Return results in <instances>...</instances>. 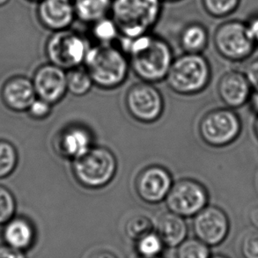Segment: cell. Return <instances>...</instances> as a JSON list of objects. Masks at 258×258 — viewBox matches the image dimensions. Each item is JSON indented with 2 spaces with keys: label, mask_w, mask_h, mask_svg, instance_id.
Here are the masks:
<instances>
[{
  "label": "cell",
  "mask_w": 258,
  "mask_h": 258,
  "mask_svg": "<svg viewBox=\"0 0 258 258\" xmlns=\"http://www.w3.org/2000/svg\"><path fill=\"white\" fill-rule=\"evenodd\" d=\"M118 42L140 81L154 84L166 80L174 58L171 46L164 38L148 33L134 38L120 36Z\"/></svg>",
  "instance_id": "1"
},
{
  "label": "cell",
  "mask_w": 258,
  "mask_h": 258,
  "mask_svg": "<svg viewBox=\"0 0 258 258\" xmlns=\"http://www.w3.org/2000/svg\"><path fill=\"white\" fill-rule=\"evenodd\" d=\"M84 66L94 86L105 90H112L123 84L131 68L128 56L114 43H98L90 47Z\"/></svg>",
  "instance_id": "2"
},
{
  "label": "cell",
  "mask_w": 258,
  "mask_h": 258,
  "mask_svg": "<svg viewBox=\"0 0 258 258\" xmlns=\"http://www.w3.org/2000/svg\"><path fill=\"white\" fill-rule=\"evenodd\" d=\"M163 0H113L110 16L120 36L134 38L154 29L161 20Z\"/></svg>",
  "instance_id": "3"
},
{
  "label": "cell",
  "mask_w": 258,
  "mask_h": 258,
  "mask_svg": "<svg viewBox=\"0 0 258 258\" xmlns=\"http://www.w3.org/2000/svg\"><path fill=\"white\" fill-rule=\"evenodd\" d=\"M212 76L211 63L203 54L183 53L174 58L165 81L175 94L195 95L207 88Z\"/></svg>",
  "instance_id": "4"
},
{
  "label": "cell",
  "mask_w": 258,
  "mask_h": 258,
  "mask_svg": "<svg viewBox=\"0 0 258 258\" xmlns=\"http://www.w3.org/2000/svg\"><path fill=\"white\" fill-rule=\"evenodd\" d=\"M118 168L117 159L109 148L94 147L73 161L72 171L75 180L89 189L104 188L115 178Z\"/></svg>",
  "instance_id": "5"
},
{
  "label": "cell",
  "mask_w": 258,
  "mask_h": 258,
  "mask_svg": "<svg viewBox=\"0 0 258 258\" xmlns=\"http://www.w3.org/2000/svg\"><path fill=\"white\" fill-rule=\"evenodd\" d=\"M242 133V121L235 109L217 108L203 115L199 122V134L204 143L214 148L228 147Z\"/></svg>",
  "instance_id": "6"
},
{
  "label": "cell",
  "mask_w": 258,
  "mask_h": 258,
  "mask_svg": "<svg viewBox=\"0 0 258 258\" xmlns=\"http://www.w3.org/2000/svg\"><path fill=\"white\" fill-rule=\"evenodd\" d=\"M213 45L224 59L241 63L255 52V42L249 35L247 23L230 20L219 25L213 35Z\"/></svg>",
  "instance_id": "7"
},
{
  "label": "cell",
  "mask_w": 258,
  "mask_h": 258,
  "mask_svg": "<svg viewBox=\"0 0 258 258\" xmlns=\"http://www.w3.org/2000/svg\"><path fill=\"white\" fill-rule=\"evenodd\" d=\"M90 46L85 36L71 28L54 32L46 42V56L49 63L71 70L84 64Z\"/></svg>",
  "instance_id": "8"
},
{
  "label": "cell",
  "mask_w": 258,
  "mask_h": 258,
  "mask_svg": "<svg viewBox=\"0 0 258 258\" xmlns=\"http://www.w3.org/2000/svg\"><path fill=\"white\" fill-rule=\"evenodd\" d=\"M209 192L202 182L182 178L174 182L165 199L168 211L186 218L194 217L208 206Z\"/></svg>",
  "instance_id": "9"
},
{
  "label": "cell",
  "mask_w": 258,
  "mask_h": 258,
  "mask_svg": "<svg viewBox=\"0 0 258 258\" xmlns=\"http://www.w3.org/2000/svg\"><path fill=\"white\" fill-rule=\"evenodd\" d=\"M124 103L129 115L142 123L157 122L164 112V98L160 90L144 81L130 87Z\"/></svg>",
  "instance_id": "10"
},
{
  "label": "cell",
  "mask_w": 258,
  "mask_h": 258,
  "mask_svg": "<svg viewBox=\"0 0 258 258\" xmlns=\"http://www.w3.org/2000/svg\"><path fill=\"white\" fill-rule=\"evenodd\" d=\"M193 231L197 239L206 245L219 246L230 232L229 217L222 208L208 205L194 216Z\"/></svg>",
  "instance_id": "11"
},
{
  "label": "cell",
  "mask_w": 258,
  "mask_h": 258,
  "mask_svg": "<svg viewBox=\"0 0 258 258\" xmlns=\"http://www.w3.org/2000/svg\"><path fill=\"white\" fill-rule=\"evenodd\" d=\"M173 184V177L167 168L160 165H152L137 175L135 189L143 202L156 205L165 201Z\"/></svg>",
  "instance_id": "12"
},
{
  "label": "cell",
  "mask_w": 258,
  "mask_h": 258,
  "mask_svg": "<svg viewBox=\"0 0 258 258\" xmlns=\"http://www.w3.org/2000/svg\"><path fill=\"white\" fill-rule=\"evenodd\" d=\"M67 74V70L53 63L37 68L32 80L37 97L51 105L62 101L68 92Z\"/></svg>",
  "instance_id": "13"
},
{
  "label": "cell",
  "mask_w": 258,
  "mask_h": 258,
  "mask_svg": "<svg viewBox=\"0 0 258 258\" xmlns=\"http://www.w3.org/2000/svg\"><path fill=\"white\" fill-rule=\"evenodd\" d=\"M53 145L60 156L73 161L83 156L94 147V138L85 126L73 124L58 133Z\"/></svg>",
  "instance_id": "14"
},
{
  "label": "cell",
  "mask_w": 258,
  "mask_h": 258,
  "mask_svg": "<svg viewBox=\"0 0 258 258\" xmlns=\"http://www.w3.org/2000/svg\"><path fill=\"white\" fill-rule=\"evenodd\" d=\"M251 85L244 73L231 70L220 78L217 84V92L220 101L227 108L237 109L248 103L251 96Z\"/></svg>",
  "instance_id": "15"
},
{
  "label": "cell",
  "mask_w": 258,
  "mask_h": 258,
  "mask_svg": "<svg viewBox=\"0 0 258 258\" xmlns=\"http://www.w3.org/2000/svg\"><path fill=\"white\" fill-rule=\"evenodd\" d=\"M38 4L39 21L52 33L69 29L77 20L74 0H42Z\"/></svg>",
  "instance_id": "16"
},
{
  "label": "cell",
  "mask_w": 258,
  "mask_h": 258,
  "mask_svg": "<svg viewBox=\"0 0 258 258\" xmlns=\"http://www.w3.org/2000/svg\"><path fill=\"white\" fill-rule=\"evenodd\" d=\"M1 98L7 108L15 112L28 111L37 98L32 80L17 75L6 81L1 88Z\"/></svg>",
  "instance_id": "17"
},
{
  "label": "cell",
  "mask_w": 258,
  "mask_h": 258,
  "mask_svg": "<svg viewBox=\"0 0 258 258\" xmlns=\"http://www.w3.org/2000/svg\"><path fill=\"white\" fill-rule=\"evenodd\" d=\"M4 241L12 248L21 251L31 248L35 238V228L31 222L24 218L16 217L5 224Z\"/></svg>",
  "instance_id": "18"
},
{
  "label": "cell",
  "mask_w": 258,
  "mask_h": 258,
  "mask_svg": "<svg viewBox=\"0 0 258 258\" xmlns=\"http://www.w3.org/2000/svg\"><path fill=\"white\" fill-rule=\"evenodd\" d=\"M157 234L165 245L178 247L187 237L188 226L183 217L168 211L158 220Z\"/></svg>",
  "instance_id": "19"
},
{
  "label": "cell",
  "mask_w": 258,
  "mask_h": 258,
  "mask_svg": "<svg viewBox=\"0 0 258 258\" xmlns=\"http://www.w3.org/2000/svg\"><path fill=\"white\" fill-rule=\"evenodd\" d=\"M209 32L200 22H189L179 34V45L183 53L203 54L209 44Z\"/></svg>",
  "instance_id": "20"
},
{
  "label": "cell",
  "mask_w": 258,
  "mask_h": 258,
  "mask_svg": "<svg viewBox=\"0 0 258 258\" xmlns=\"http://www.w3.org/2000/svg\"><path fill=\"white\" fill-rule=\"evenodd\" d=\"M113 0H74L76 19L92 25L110 15Z\"/></svg>",
  "instance_id": "21"
},
{
  "label": "cell",
  "mask_w": 258,
  "mask_h": 258,
  "mask_svg": "<svg viewBox=\"0 0 258 258\" xmlns=\"http://www.w3.org/2000/svg\"><path fill=\"white\" fill-rule=\"evenodd\" d=\"M90 26L92 36L99 44H113L115 41H118L121 35L117 25L110 15Z\"/></svg>",
  "instance_id": "22"
},
{
  "label": "cell",
  "mask_w": 258,
  "mask_h": 258,
  "mask_svg": "<svg viewBox=\"0 0 258 258\" xmlns=\"http://www.w3.org/2000/svg\"><path fill=\"white\" fill-rule=\"evenodd\" d=\"M67 91L74 96H84L90 92L94 84L85 68H74L67 71Z\"/></svg>",
  "instance_id": "23"
},
{
  "label": "cell",
  "mask_w": 258,
  "mask_h": 258,
  "mask_svg": "<svg viewBox=\"0 0 258 258\" xmlns=\"http://www.w3.org/2000/svg\"><path fill=\"white\" fill-rule=\"evenodd\" d=\"M19 155L17 149L7 140H0V179H5L17 168Z\"/></svg>",
  "instance_id": "24"
},
{
  "label": "cell",
  "mask_w": 258,
  "mask_h": 258,
  "mask_svg": "<svg viewBox=\"0 0 258 258\" xmlns=\"http://www.w3.org/2000/svg\"><path fill=\"white\" fill-rule=\"evenodd\" d=\"M203 8L211 17L221 19L236 12L241 0H201Z\"/></svg>",
  "instance_id": "25"
},
{
  "label": "cell",
  "mask_w": 258,
  "mask_h": 258,
  "mask_svg": "<svg viewBox=\"0 0 258 258\" xmlns=\"http://www.w3.org/2000/svg\"><path fill=\"white\" fill-rule=\"evenodd\" d=\"M154 225L148 217L141 214L132 217L125 225V233L128 237L139 241L153 232Z\"/></svg>",
  "instance_id": "26"
},
{
  "label": "cell",
  "mask_w": 258,
  "mask_h": 258,
  "mask_svg": "<svg viewBox=\"0 0 258 258\" xmlns=\"http://www.w3.org/2000/svg\"><path fill=\"white\" fill-rule=\"evenodd\" d=\"M209 246L199 239H188L178 246L177 258H210Z\"/></svg>",
  "instance_id": "27"
},
{
  "label": "cell",
  "mask_w": 258,
  "mask_h": 258,
  "mask_svg": "<svg viewBox=\"0 0 258 258\" xmlns=\"http://www.w3.org/2000/svg\"><path fill=\"white\" fill-rule=\"evenodd\" d=\"M137 249L141 257L151 258L160 256L163 250L164 242L157 233L152 232L137 241Z\"/></svg>",
  "instance_id": "28"
},
{
  "label": "cell",
  "mask_w": 258,
  "mask_h": 258,
  "mask_svg": "<svg viewBox=\"0 0 258 258\" xmlns=\"http://www.w3.org/2000/svg\"><path fill=\"white\" fill-rule=\"evenodd\" d=\"M16 200L9 188L0 185V225L7 224L14 217Z\"/></svg>",
  "instance_id": "29"
},
{
  "label": "cell",
  "mask_w": 258,
  "mask_h": 258,
  "mask_svg": "<svg viewBox=\"0 0 258 258\" xmlns=\"http://www.w3.org/2000/svg\"><path fill=\"white\" fill-rule=\"evenodd\" d=\"M243 258H258V231H252L244 235L241 242Z\"/></svg>",
  "instance_id": "30"
},
{
  "label": "cell",
  "mask_w": 258,
  "mask_h": 258,
  "mask_svg": "<svg viewBox=\"0 0 258 258\" xmlns=\"http://www.w3.org/2000/svg\"><path fill=\"white\" fill-rule=\"evenodd\" d=\"M52 106L48 101L37 97L28 108V115L35 120H43L51 114Z\"/></svg>",
  "instance_id": "31"
},
{
  "label": "cell",
  "mask_w": 258,
  "mask_h": 258,
  "mask_svg": "<svg viewBox=\"0 0 258 258\" xmlns=\"http://www.w3.org/2000/svg\"><path fill=\"white\" fill-rule=\"evenodd\" d=\"M246 77L249 81L253 89L258 88V57L252 60L246 67L244 72Z\"/></svg>",
  "instance_id": "32"
},
{
  "label": "cell",
  "mask_w": 258,
  "mask_h": 258,
  "mask_svg": "<svg viewBox=\"0 0 258 258\" xmlns=\"http://www.w3.org/2000/svg\"><path fill=\"white\" fill-rule=\"evenodd\" d=\"M0 258H26V256L23 251L6 244L0 245Z\"/></svg>",
  "instance_id": "33"
},
{
  "label": "cell",
  "mask_w": 258,
  "mask_h": 258,
  "mask_svg": "<svg viewBox=\"0 0 258 258\" xmlns=\"http://www.w3.org/2000/svg\"><path fill=\"white\" fill-rule=\"evenodd\" d=\"M246 23H247L249 35L251 36V38L253 39V41L255 42L256 47H258V14L253 16Z\"/></svg>",
  "instance_id": "34"
},
{
  "label": "cell",
  "mask_w": 258,
  "mask_h": 258,
  "mask_svg": "<svg viewBox=\"0 0 258 258\" xmlns=\"http://www.w3.org/2000/svg\"><path fill=\"white\" fill-rule=\"evenodd\" d=\"M248 104L255 116L258 115V88L257 89H253L252 91L251 96L248 101Z\"/></svg>",
  "instance_id": "35"
},
{
  "label": "cell",
  "mask_w": 258,
  "mask_h": 258,
  "mask_svg": "<svg viewBox=\"0 0 258 258\" xmlns=\"http://www.w3.org/2000/svg\"><path fill=\"white\" fill-rule=\"evenodd\" d=\"M248 220L252 227L258 231V206H254L248 213Z\"/></svg>",
  "instance_id": "36"
},
{
  "label": "cell",
  "mask_w": 258,
  "mask_h": 258,
  "mask_svg": "<svg viewBox=\"0 0 258 258\" xmlns=\"http://www.w3.org/2000/svg\"><path fill=\"white\" fill-rule=\"evenodd\" d=\"M90 258H117L116 255H114L113 253L106 250L102 251L96 252L94 255H92Z\"/></svg>",
  "instance_id": "37"
},
{
  "label": "cell",
  "mask_w": 258,
  "mask_h": 258,
  "mask_svg": "<svg viewBox=\"0 0 258 258\" xmlns=\"http://www.w3.org/2000/svg\"><path fill=\"white\" fill-rule=\"evenodd\" d=\"M253 132L255 134V139L258 140V115L255 116V121L253 123Z\"/></svg>",
  "instance_id": "38"
},
{
  "label": "cell",
  "mask_w": 258,
  "mask_h": 258,
  "mask_svg": "<svg viewBox=\"0 0 258 258\" xmlns=\"http://www.w3.org/2000/svg\"><path fill=\"white\" fill-rule=\"evenodd\" d=\"M210 258H229L227 255H213V256H211Z\"/></svg>",
  "instance_id": "39"
},
{
  "label": "cell",
  "mask_w": 258,
  "mask_h": 258,
  "mask_svg": "<svg viewBox=\"0 0 258 258\" xmlns=\"http://www.w3.org/2000/svg\"><path fill=\"white\" fill-rule=\"evenodd\" d=\"M8 1H9V0H0V7L3 6L5 4H7Z\"/></svg>",
  "instance_id": "40"
},
{
  "label": "cell",
  "mask_w": 258,
  "mask_h": 258,
  "mask_svg": "<svg viewBox=\"0 0 258 258\" xmlns=\"http://www.w3.org/2000/svg\"><path fill=\"white\" fill-rule=\"evenodd\" d=\"M178 1H180V0H163V2H178Z\"/></svg>",
  "instance_id": "41"
},
{
  "label": "cell",
  "mask_w": 258,
  "mask_h": 258,
  "mask_svg": "<svg viewBox=\"0 0 258 258\" xmlns=\"http://www.w3.org/2000/svg\"><path fill=\"white\" fill-rule=\"evenodd\" d=\"M30 1H33V2H37V3H39V2H41L42 0H30Z\"/></svg>",
  "instance_id": "42"
},
{
  "label": "cell",
  "mask_w": 258,
  "mask_h": 258,
  "mask_svg": "<svg viewBox=\"0 0 258 258\" xmlns=\"http://www.w3.org/2000/svg\"><path fill=\"white\" fill-rule=\"evenodd\" d=\"M141 258H145V257H141ZM151 258H163V257H161V256H156V257H151Z\"/></svg>",
  "instance_id": "43"
}]
</instances>
